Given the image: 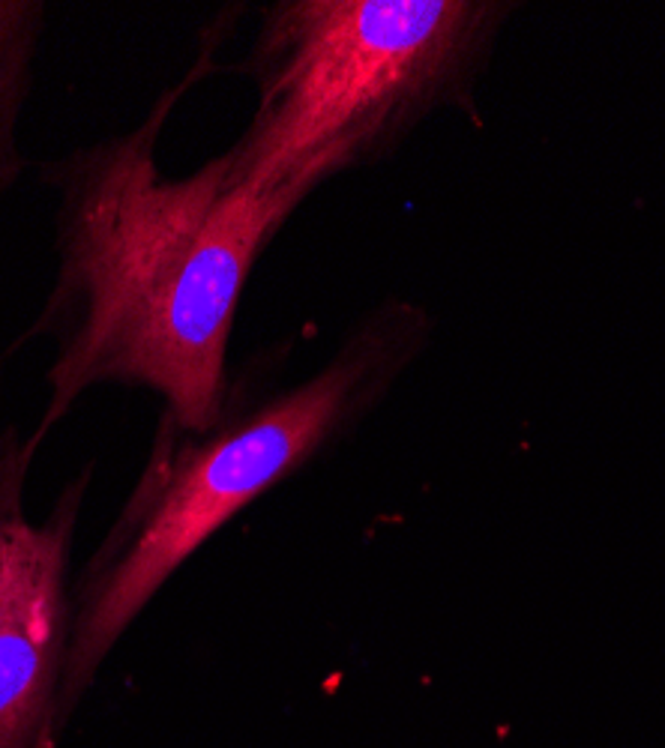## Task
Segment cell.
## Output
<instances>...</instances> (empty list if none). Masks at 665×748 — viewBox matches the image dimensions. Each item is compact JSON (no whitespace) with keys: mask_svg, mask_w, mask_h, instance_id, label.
I'll return each mask as SVG.
<instances>
[{"mask_svg":"<svg viewBox=\"0 0 665 748\" xmlns=\"http://www.w3.org/2000/svg\"><path fill=\"white\" fill-rule=\"evenodd\" d=\"M48 27V4L0 0V201L27 171L21 120L33 90L39 46Z\"/></svg>","mask_w":665,"mask_h":748,"instance_id":"cell-5","label":"cell"},{"mask_svg":"<svg viewBox=\"0 0 665 748\" xmlns=\"http://www.w3.org/2000/svg\"><path fill=\"white\" fill-rule=\"evenodd\" d=\"M207 60L210 48L132 129L42 165V183L58 195V269L36 318L9 344V353L36 338L54 348L46 410L27 434L36 452L102 383L156 392L162 413L186 431H207L225 410L240 294L300 204L225 186V153L183 177L159 171L165 126Z\"/></svg>","mask_w":665,"mask_h":748,"instance_id":"cell-1","label":"cell"},{"mask_svg":"<svg viewBox=\"0 0 665 748\" xmlns=\"http://www.w3.org/2000/svg\"><path fill=\"white\" fill-rule=\"evenodd\" d=\"M509 6L489 0H279L246 54L255 114L225 186L297 204L372 165L432 114L468 105Z\"/></svg>","mask_w":665,"mask_h":748,"instance_id":"cell-3","label":"cell"},{"mask_svg":"<svg viewBox=\"0 0 665 748\" xmlns=\"http://www.w3.org/2000/svg\"><path fill=\"white\" fill-rule=\"evenodd\" d=\"M36 449L16 425L0 428V748H54L69 715L73 560L90 467L33 521L27 476Z\"/></svg>","mask_w":665,"mask_h":748,"instance_id":"cell-4","label":"cell"},{"mask_svg":"<svg viewBox=\"0 0 665 748\" xmlns=\"http://www.w3.org/2000/svg\"><path fill=\"white\" fill-rule=\"evenodd\" d=\"M429 338L426 309L384 299L351 326L312 378L264 395L255 407L234 410L228 398L207 431H186L159 413L129 500L73 584L69 707L174 572L249 503L369 413Z\"/></svg>","mask_w":665,"mask_h":748,"instance_id":"cell-2","label":"cell"}]
</instances>
